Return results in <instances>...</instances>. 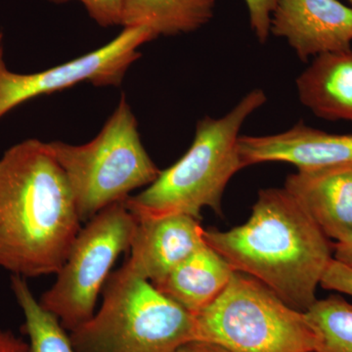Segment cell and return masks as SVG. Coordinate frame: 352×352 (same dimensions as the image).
Listing matches in <instances>:
<instances>
[{
	"label": "cell",
	"instance_id": "10",
	"mask_svg": "<svg viewBox=\"0 0 352 352\" xmlns=\"http://www.w3.org/2000/svg\"><path fill=\"white\" fill-rule=\"evenodd\" d=\"M135 219L131 258L126 264L154 286L161 284L190 254L207 245L200 220L188 214Z\"/></svg>",
	"mask_w": 352,
	"mask_h": 352
},
{
	"label": "cell",
	"instance_id": "1",
	"mask_svg": "<svg viewBox=\"0 0 352 352\" xmlns=\"http://www.w3.org/2000/svg\"><path fill=\"white\" fill-rule=\"evenodd\" d=\"M80 222L48 142L27 139L0 157V267L24 278L57 274Z\"/></svg>",
	"mask_w": 352,
	"mask_h": 352
},
{
	"label": "cell",
	"instance_id": "9",
	"mask_svg": "<svg viewBox=\"0 0 352 352\" xmlns=\"http://www.w3.org/2000/svg\"><path fill=\"white\" fill-rule=\"evenodd\" d=\"M270 32L286 39L303 62L351 50L352 7L339 0H278Z\"/></svg>",
	"mask_w": 352,
	"mask_h": 352
},
{
	"label": "cell",
	"instance_id": "16",
	"mask_svg": "<svg viewBox=\"0 0 352 352\" xmlns=\"http://www.w3.org/2000/svg\"><path fill=\"white\" fill-rule=\"evenodd\" d=\"M11 289L24 314L28 352H76L71 336L56 315L36 300L25 278L12 275Z\"/></svg>",
	"mask_w": 352,
	"mask_h": 352
},
{
	"label": "cell",
	"instance_id": "6",
	"mask_svg": "<svg viewBox=\"0 0 352 352\" xmlns=\"http://www.w3.org/2000/svg\"><path fill=\"white\" fill-rule=\"evenodd\" d=\"M194 340L230 352H316L318 346L305 312L237 271L223 293L196 315Z\"/></svg>",
	"mask_w": 352,
	"mask_h": 352
},
{
	"label": "cell",
	"instance_id": "21",
	"mask_svg": "<svg viewBox=\"0 0 352 352\" xmlns=\"http://www.w3.org/2000/svg\"><path fill=\"white\" fill-rule=\"evenodd\" d=\"M0 352H28V342L10 331L0 330Z\"/></svg>",
	"mask_w": 352,
	"mask_h": 352
},
{
	"label": "cell",
	"instance_id": "12",
	"mask_svg": "<svg viewBox=\"0 0 352 352\" xmlns=\"http://www.w3.org/2000/svg\"><path fill=\"white\" fill-rule=\"evenodd\" d=\"M285 189L330 240L352 236V163L298 170Z\"/></svg>",
	"mask_w": 352,
	"mask_h": 352
},
{
	"label": "cell",
	"instance_id": "23",
	"mask_svg": "<svg viewBox=\"0 0 352 352\" xmlns=\"http://www.w3.org/2000/svg\"><path fill=\"white\" fill-rule=\"evenodd\" d=\"M333 258L352 268V236L333 243Z\"/></svg>",
	"mask_w": 352,
	"mask_h": 352
},
{
	"label": "cell",
	"instance_id": "13",
	"mask_svg": "<svg viewBox=\"0 0 352 352\" xmlns=\"http://www.w3.org/2000/svg\"><path fill=\"white\" fill-rule=\"evenodd\" d=\"M296 89L316 117L352 122V47L315 57L296 78Z\"/></svg>",
	"mask_w": 352,
	"mask_h": 352
},
{
	"label": "cell",
	"instance_id": "15",
	"mask_svg": "<svg viewBox=\"0 0 352 352\" xmlns=\"http://www.w3.org/2000/svg\"><path fill=\"white\" fill-rule=\"evenodd\" d=\"M217 0H122L124 28H145L155 36L198 31L214 17Z\"/></svg>",
	"mask_w": 352,
	"mask_h": 352
},
{
	"label": "cell",
	"instance_id": "19",
	"mask_svg": "<svg viewBox=\"0 0 352 352\" xmlns=\"http://www.w3.org/2000/svg\"><path fill=\"white\" fill-rule=\"evenodd\" d=\"M249 11L250 24L259 43H265L270 38L271 15L278 0H245Z\"/></svg>",
	"mask_w": 352,
	"mask_h": 352
},
{
	"label": "cell",
	"instance_id": "8",
	"mask_svg": "<svg viewBox=\"0 0 352 352\" xmlns=\"http://www.w3.org/2000/svg\"><path fill=\"white\" fill-rule=\"evenodd\" d=\"M155 38L145 28H124L110 43L87 54L38 73L18 74L7 68L0 34V119L25 102L78 83L120 87L140 57L138 48Z\"/></svg>",
	"mask_w": 352,
	"mask_h": 352
},
{
	"label": "cell",
	"instance_id": "5",
	"mask_svg": "<svg viewBox=\"0 0 352 352\" xmlns=\"http://www.w3.org/2000/svg\"><path fill=\"white\" fill-rule=\"evenodd\" d=\"M48 146L68 180L80 221L126 201L132 191L149 186L161 173L141 141L138 120L124 95L90 142L51 141Z\"/></svg>",
	"mask_w": 352,
	"mask_h": 352
},
{
	"label": "cell",
	"instance_id": "11",
	"mask_svg": "<svg viewBox=\"0 0 352 352\" xmlns=\"http://www.w3.org/2000/svg\"><path fill=\"white\" fill-rule=\"evenodd\" d=\"M244 166L284 162L298 170L352 163V134L331 133L300 122L281 132L264 136H240Z\"/></svg>",
	"mask_w": 352,
	"mask_h": 352
},
{
	"label": "cell",
	"instance_id": "3",
	"mask_svg": "<svg viewBox=\"0 0 352 352\" xmlns=\"http://www.w3.org/2000/svg\"><path fill=\"white\" fill-rule=\"evenodd\" d=\"M266 95L256 88L226 116L205 117L197 124L188 151L136 196L124 201L135 217L183 214L201 220L204 208L221 214L224 190L242 168L240 131L252 113L265 104Z\"/></svg>",
	"mask_w": 352,
	"mask_h": 352
},
{
	"label": "cell",
	"instance_id": "24",
	"mask_svg": "<svg viewBox=\"0 0 352 352\" xmlns=\"http://www.w3.org/2000/svg\"><path fill=\"white\" fill-rule=\"evenodd\" d=\"M349 1L352 4V0H349Z\"/></svg>",
	"mask_w": 352,
	"mask_h": 352
},
{
	"label": "cell",
	"instance_id": "22",
	"mask_svg": "<svg viewBox=\"0 0 352 352\" xmlns=\"http://www.w3.org/2000/svg\"><path fill=\"white\" fill-rule=\"evenodd\" d=\"M177 352H230L219 344L206 340H193L183 344Z\"/></svg>",
	"mask_w": 352,
	"mask_h": 352
},
{
	"label": "cell",
	"instance_id": "7",
	"mask_svg": "<svg viewBox=\"0 0 352 352\" xmlns=\"http://www.w3.org/2000/svg\"><path fill=\"white\" fill-rule=\"evenodd\" d=\"M136 219L124 201L113 204L88 220L72 245L54 285L41 296L67 331L87 323L120 254L129 249Z\"/></svg>",
	"mask_w": 352,
	"mask_h": 352
},
{
	"label": "cell",
	"instance_id": "14",
	"mask_svg": "<svg viewBox=\"0 0 352 352\" xmlns=\"http://www.w3.org/2000/svg\"><path fill=\"white\" fill-rule=\"evenodd\" d=\"M234 273L226 258L207 244L190 254L154 287L196 316L223 293Z\"/></svg>",
	"mask_w": 352,
	"mask_h": 352
},
{
	"label": "cell",
	"instance_id": "2",
	"mask_svg": "<svg viewBox=\"0 0 352 352\" xmlns=\"http://www.w3.org/2000/svg\"><path fill=\"white\" fill-rule=\"evenodd\" d=\"M205 240L234 270L256 278L300 312L316 302L333 258L332 240L285 188L261 189L245 224L205 229Z\"/></svg>",
	"mask_w": 352,
	"mask_h": 352
},
{
	"label": "cell",
	"instance_id": "20",
	"mask_svg": "<svg viewBox=\"0 0 352 352\" xmlns=\"http://www.w3.org/2000/svg\"><path fill=\"white\" fill-rule=\"evenodd\" d=\"M320 287L352 296V268L333 258L322 276Z\"/></svg>",
	"mask_w": 352,
	"mask_h": 352
},
{
	"label": "cell",
	"instance_id": "18",
	"mask_svg": "<svg viewBox=\"0 0 352 352\" xmlns=\"http://www.w3.org/2000/svg\"><path fill=\"white\" fill-rule=\"evenodd\" d=\"M52 3L80 1L88 15L100 27L122 25V0H47Z\"/></svg>",
	"mask_w": 352,
	"mask_h": 352
},
{
	"label": "cell",
	"instance_id": "4",
	"mask_svg": "<svg viewBox=\"0 0 352 352\" xmlns=\"http://www.w3.org/2000/svg\"><path fill=\"white\" fill-rule=\"evenodd\" d=\"M69 336L76 352H177L195 339V316L124 263L109 276L100 309Z\"/></svg>",
	"mask_w": 352,
	"mask_h": 352
},
{
	"label": "cell",
	"instance_id": "17",
	"mask_svg": "<svg viewBox=\"0 0 352 352\" xmlns=\"http://www.w3.org/2000/svg\"><path fill=\"white\" fill-rule=\"evenodd\" d=\"M305 315L318 340L316 352H352V303L331 295L317 300Z\"/></svg>",
	"mask_w": 352,
	"mask_h": 352
}]
</instances>
